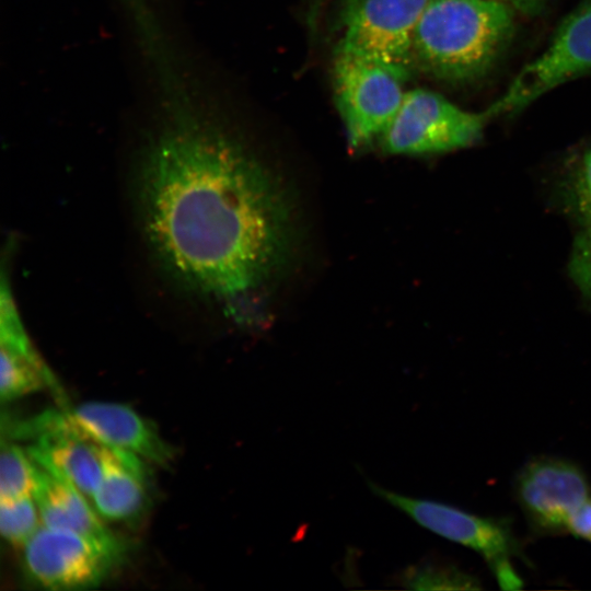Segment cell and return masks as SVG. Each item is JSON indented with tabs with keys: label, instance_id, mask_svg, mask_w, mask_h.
Returning <instances> with one entry per match:
<instances>
[{
	"label": "cell",
	"instance_id": "6da1fadb",
	"mask_svg": "<svg viewBox=\"0 0 591 591\" xmlns=\"http://www.w3.org/2000/svg\"><path fill=\"white\" fill-rule=\"evenodd\" d=\"M140 171L142 223L178 282L213 298L263 283L289 248L287 199L234 137L175 104Z\"/></svg>",
	"mask_w": 591,
	"mask_h": 591
},
{
	"label": "cell",
	"instance_id": "8fae6325",
	"mask_svg": "<svg viewBox=\"0 0 591 591\" xmlns=\"http://www.w3.org/2000/svg\"><path fill=\"white\" fill-rule=\"evenodd\" d=\"M62 409L77 428L101 445L161 467H166L174 457L172 448L154 426L125 404L86 402Z\"/></svg>",
	"mask_w": 591,
	"mask_h": 591
},
{
	"label": "cell",
	"instance_id": "9a60e30c",
	"mask_svg": "<svg viewBox=\"0 0 591 591\" xmlns=\"http://www.w3.org/2000/svg\"><path fill=\"white\" fill-rule=\"evenodd\" d=\"M402 583L413 590H479V581L453 565L424 564L409 567Z\"/></svg>",
	"mask_w": 591,
	"mask_h": 591
},
{
	"label": "cell",
	"instance_id": "3957f363",
	"mask_svg": "<svg viewBox=\"0 0 591 591\" xmlns=\"http://www.w3.org/2000/svg\"><path fill=\"white\" fill-rule=\"evenodd\" d=\"M409 74L372 58L336 50L334 97L352 149L380 138L403 102Z\"/></svg>",
	"mask_w": 591,
	"mask_h": 591
},
{
	"label": "cell",
	"instance_id": "5b68a950",
	"mask_svg": "<svg viewBox=\"0 0 591 591\" xmlns=\"http://www.w3.org/2000/svg\"><path fill=\"white\" fill-rule=\"evenodd\" d=\"M369 486L373 494L420 526L479 553L502 589L522 587V580L510 561L511 557L519 555V545L507 521L473 514L431 499L408 497L372 482Z\"/></svg>",
	"mask_w": 591,
	"mask_h": 591
},
{
	"label": "cell",
	"instance_id": "4fadbf2b",
	"mask_svg": "<svg viewBox=\"0 0 591 591\" xmlns=\"http://www.w3.org/2000/svg\"><path fill=\"white\" fill-rule=\"evenodd\" d=\"M148 463L102 445V477L91 502L103 520L131 522L148 503Z\"/></svg>",
	"mask_w": 591,
	"mask_h": 591
},
{
	"label": "cell",
	"instance_id": "d6986e66",
	"mask_svg": "<svg viewBox=\"0 0 591 591\" xmlns=\"http://www.w3.org/2000/svg\"><path fill=\"white\" fill-rule=\"evenodd\" d=\"M567 531L591 543V496L573 511L568 521Z\"/></svg>",
	"mask_w": 591,
	"mask_h": 591
},
{
	"label": "cell",
	"instance_id": "ba28073f",
	"mask_svg": "<svg viewBox=\"0 0 591 591\" xmlns=\"http://www.w3.org/2000/svg\"><path fill=\"white\" fill-rule=\"evenodd\" d=\"M120 557L80 534L40 525L23 546L27 578L49 590L100 584Z\"/></svg>",
	"mask_w": 591,
	"mask_h": 591
},
{
	"label": "cell",
	"instance_id": "5bb4252c",
	"mask_svg": "<svg viewBox=\"0 0 591 591\" xmlns=\"http://www.w3.org/2000/svg\"><path fill=\"white\" fill-rule=\"evenodd\" d=\"M34 463L26 449L2 439L0 454V499L33 495Z\"/></svg>",
	"mask_w": 591,
	"mask_h": 591
},
{
	"label": "cell",
	"instance_id": "7a4b0ae2",
	"mask_svg": "<svg viewBox=\"0 0 591 591\" xmlns=\"http://www.w3.org/2000/svg\"><path fill=\"white\" fill-rule=\"evenodd\" d=\"M515 13L497 0H428L414 35V68L448 82L482 78L511 42Z\"/></svg>",
	"mask_w": 591,
	"mask_h": 591
},
{
	"label": "cell",
	"instance_id": "30bf717a",
	"mask_svg": "<svg viewBox=\"0 0 591 591\" xmlns=\"http://www.w3.org/2000/svg\"><path fill=\"white\" fill-rule=\"evenodd\" d=\"M514 488L529 525L540 535L567 533L571 514L591 490L578 465L554 456L529 461L519 471Z\"/></svg>",
	"mask_w": 591,
	"mask_h": 591
},
{
	"label": "cell",
	"instance_id": "e0dca14e",
	"mask_svg": "<svg viewBox=\"0 0 591 591\" xmlns=\"http://www.w3.org/2000/svg\"><path fill=\"white\" fill-rule=\"evenodd\" d=\"M564 200L582 227L591 224V147L565 181Z\"/></svg>",
	"mask_w": 591,
	"mask_h": 591
},
{
	"label": "cell",
	"instance_id": "9c48e42d",
	"mask_svg": "<svg viewBox=\"0 0 591 591\" xmlns=\"http://www.w3.org/2000/svg\"><path fill=\"white\" fill-rule=\"evenodd\" d=\"M9 437L30 439L34 462L91 499L102 477V445L77 428L65 409L47 410L13 424Z\"/></svg>",
	"mask_w": 591,
	"mask_h": 591
},
{
	"label": "cell",
	"instance_id": "8992f818",
	"mask_svg": "<svg viewBox=\"0 0 591 591\" xmlns=\"http://www.w3.org/2000/svg\"><path fill=\"white\" fill-rule=\"evenodd\" d=\"M591 72V0L558 26L546 49L526 63L488 108L490 118L515 114L555 88Z\"/></svg>",
	"mask_w": 591,
	"mask_h": 591
},
{
	"label": "cell",
	"instance_id": "7c38bea8",
	"mask_svg": "<svg viewBox=\"0 0 591 591\" xmlns=\"http://www.w3.org/2000/svg\"><path fill=\"white\" fill-rule=\"evenodd\" d=\"M33 463V496L42 525L80 534L121 557L120 540L105 525L88 497L67 480Z\"/></svg>",
	"mask_w": 591,
	"mask_h": 591
},
{
	"label": "cell",
	"instance_id": "277c9868",
	"mask_svg": "<svg viewBox=\"0 0 591 591\" xmlns=\"http://www.w3.org/2000/svg\"><path fill=\"white\" fill-rule=\"evenodd\" d=\"M490 119L426 89L406 91L403 102L379 138L390 154L424 155L450 152L475 143Z\"/></svg>",
	"mask_w": 591,
	"mask_h": 591
},
{
	"label": "cell",
	"instance_id": "52a82bcc",
	"mask_svg": "<svg viewBox=\"0 0 591 591\" xmlns=\"http://www.w3.org/2000/svg\"><path fill=\"white\" fill-rule=\"evenodd\" d=\"M428 0H344L343 34L336 50L372 58L407 71Z\"/></svg>",
	"mask_w": 591,
	"mask_h": 591
},
{
	"label": "cell",
	"instance_id": "ffe728a7",
	"mask_svg": "<svg viewBox=\"0 0 591 591\" xmlns=\"http://www.w3.org/2000/svg\"><path fill=\"white\" fill-rule=\"evenodd\" d=\"M497 1L505 2L513 7L517 11H520L523 13H530V14L536 13L543 4V0H497Z\"/></svg>",
	"mask_w": 591,
	"mask_h": 591
},
{
	"label": "cell",
	"instance_id": "2e32d148",
	"mask_svg": "<svg viewBox=\"0 0 591 591\" xmlns=\"http://www.w3.org/2000/svg\"><path fill=\"white\" fill-rule=\"evenodd\" d=\"M42 525L34 496L0 499V531L13 546H24Z\"/></svg>",
	"mask_w": 591,
	"mask_h": 591
},
{
	"label": "cell",
	"instance_id": "ac0fdd59",
	"mask_svg": "<svg viewBox=\"0 0 591 591\" xmlns=\"http://www.w3.org/2000/svg\"><path fill=\"white\" fill-rule=\"evenodd\" d=\"M569 275L581 294L591 302V224L582 227L570 254Z\"/></svg>",
	"mask_w": 591,
	"mask_h": 591
}]
</instances>
